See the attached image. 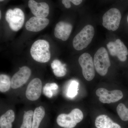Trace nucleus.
Here are the masks:
<instances>
[{
	"instance_id": "nucleus-1",
	"label": "nucleus",
	"mask_w": 128,
	"mask_h": 128,
	"mask_svg": "<svg viewBox=\"0 0 128 128\" xmlns=\"http://www.w3.org/2000/svg\"><path fill=\"white\" fill-rule=\"evenodd\" d=\"M49 43L46 40H38L34 42L30 49L32 58L40 63L48 62L50 58Z\"/></svg>"
},
{
	"instance_id": "nucleus-2",
	"label": "nucleus",
	"mask_w": 128,
	"mask_h": 128,
	"mask_svg": "<svg viewBox=\"0 0 128 128\" xmlns=\"http://www.w3.org/2000/svg\"><path fill=\"white\" fill-rule=\"evenodd\" d=\"M94 34V28L92 25L85 26L73 40V45L75 49L80 50L86 48L92 42Z\"/></svg>"
},
{
	"instance_id": "nucleus-3",
	"label": "nucleus",
	"mask_w": 128,
	"mask_h": 128,
	"mask_svg": "<svg viewBox=\"0 0 128 128\" xmlns=\"http://www.w3.org/2000/svg\"><path fill=\"white\" fill-rule=\"evenodd\" d=\"M83 118L82 111L79 108H75L68 114H60L57 117L56 121L58 125L62 128H73Z\"/></svg>"
},
{
	"instance_id": "nucleus-4",
	"label": "nucleus",
	"mask_w": 128,
	"mask_h": 128,
	"mask_svg": "<svg viewBox=\"0 0 128 128\" xmlns=\"http://www.w3.org/2000/svg\"><path fill=\"white\" fill-rule=\"evenodd\" d=\"M95 69L100 75L104 76L106 74L111 63L107 51L105 48L102 47L96 52L94 58Z\"/></svg>"
},
{
	"instance_id": "nucleus-5",
	"label": "nucleus",
	"mask_w": 128,
	"mask_h": 128,
	"mask_svg": "<svg viewBox=\"0 0 128 128\" xmlns=\"http://www.w3.org/2000/svg\"><path fill=\"white\" fill-rule=\"evenodd\" d=\"M6 19L11 29L17 32L23 26L25 15L23 11L19 8H16L13 10L9 9L6 12Z\"/></svg>"
},
{
	"instance_id": "nucleus-6",
	"label": "nucleus",
	"mask_w": 128,
	"mask_h": 128,
	"mask_svg": "<svg viewBox=\"0 0 128 128\" xmlns=\"http://www.w3.org/2000/svg\"><path fill=\"white\" fill-rule=\"evenodd\" d=\"M121 18L119 10L112 8L108 10L102 17V25L108 30L115 31L118 28Z\"/></svg>"
},
{
	"instance_id": "nucleus-7",
	"label": "nucleus",
	"mask_w": 128,
	"mask_h": 128,
	"mask_svg": "<svg viewBox=\"0 0 128 128\" xmlns=\"http://www.w3.org/2000/svg\"><path fill=\"white\" fill-rule=\"evenodd\" d=\"M78 62L84 78L89 81L93 80L95 76V68L91 56L88 53H84L79 57Z\"/></svg>"
},
{
	"instance_id": "nucleus-8",
	"label": "nucleus",
	"mask_w": 128,
	"mask_h": 128,
	"mask_svg": "<svg viewBox=\"0 0 128 128\" xmlns=\"http://www.w3.org/2000/svg\"><path fill=\"white\" fill-rule=\"evenodd\" d=\"M107 47L110 55L116 56L121 62L126 61L128 54V49L120 39H117L114 42H109L107 44Z\"/></svg>"
},
{
	"instance_id": "nucleus-9",
	"label": "nucleus",
	"mask_w": 128,
	"mask_h": 128,
	"mask_svg": "<svg viewBox=\"0 0 128 128\" xmlns=\"http://www.w3.org/2000/svg\"><path fill=\"white\" fill-rule=\"evenodd\" d=\"M32 71L30 68L23 66L15 73L11 79V87L13 89H17L25 84L30 78Z\"/></svg>"
},
{
	"instance_id": "nucleus-10",
	"label": "nucleus",
	"mask_w": 128,
	"mask_h": 128,
	"mask_svg": "<svg viewBox=\"0 0 128 128\" xmlns=\"http://www.w3.org/2000/svg\"><path fill=\"white\" fill-rule=\"evenodd\" d=\"M42 88V83L40 79L38 78L33 79L27 88L26 97L30 101L36 100L41 96Z\"/></svg>"
},
{
	"instance_id": "nucleus-11",
	"label": "nucleus",
	"mask_w": 128,
	"mask_h": 128,
	"mask_svg": "<svg viewBox=\"0 0 128 128\" xmlns=\"http://www.w3.org/2000/svg\"><path fill=\"white\" fill-rule=\"evenodd\" d=\"M49 23V20L46 18L32 17L26 22L25 28L30 32H40L46 27Z\"/></svg>"
},
{
	"instance_id": "nucleus-12",
	"label": "nucleus",
	"mask_w": 128,
	"mask_h": 128,
	"mask_svg": "<svg viewBox=\"0 0 128 128\" xmlns=\"http://www.w3.org/2000/svg\"><path fill=\"white\" fill-rule=\"evenodd\" d=\"M28 6L35 16L46 18L49 13V6L46 2H37L34 0H29Z\"/></svg>"
},
{
	"instance_id": "nucleus-13",
	"label": "nucleus",
	"mask_w": 128,
	"mask_h": 128,
	"mask_svg": "<svg viewBox=\"0 0 128 128\" xmlns=\"http://www.w3.org/2000/svg\"><path fill=\"white\" fill-rule=\"evenodd\" d=\"M72 25L65 22H60L56 24L54 28L56 38L66 41L69 38L72 30Z\"/></svg>"
},
{
	"instance_id": "nucleus-14",
	"label": "nucleus",
	"mask_w": 128,
	"mask_h": 128,
	"mask_svg": "<svg viewBox=\"0 0 128 128\" xmlns=\"http://www.w3.org/2000/svg\"><path fill=\"white\" fill-rule=\"evenodd\" d=\"M123 96V93L120 90H114L109 91L106 89L103 96L99 98V100L102 103L110 104L118 102Z\"/></svg>"
},
{
	"instance_id": "nucleus-15",
	"label": "nucleus",
	"mask_w": 128,
	"mask_h": 128,
	"mask_svg": "<svg viewBox=\"0 0 128 128\" xmlns=\"http://www.w3.org/2000/svg\"><path fill=\"white\" fill-rule=\"evenodd\" d=\"M95 125L97 128H121L120 125L105 114L99 115L96 118Z\"/></svg>"
},
{
	"instance_id": "nucleus-16",
	"label": "nucleus",
	"mask_w": 128,
	"mask_h": 128,
	"mask_svg": "<svg viewBox=\"0 0 128 128\" xmlns=\"http://www.w3.org/2000/svg\"><path fill=\"white\" fill-rule=\"evenodd\" d=\"M15 118L14 111L12 110H8L0 118V128H12V123Z\"/></svg>"
},
{
	"instance_id": "nucleus-17",
	"label": "nucleus",
	"mask_w": 128,
	"mask_h": 128,
	"mask_svg": "<svg viewBox=\"0 0 128 128\" xmlns=\"http://www.w3.org/2000/svg\"><path fill=\"white\" fill-rule=\"evenodd\" d=\"M45 115V110L42 106L35 108L34 112L32 128H38Z\"/></svg>"
},
{
	"instance_id": "nucleus-18",
	"label": "nucleus",
	"mask_w": 128,
	"mask_h": 128,
	"mask_svg": "<svg viewBox=\"0 0 128 128\" xmlns=\"http://www.w3.org/2000/svg\"><path fill=\"white\" fill-rule=\"evenodd\" d=\"M66 65L63 64L58 60H55L51 64L54 74L57 77H62L66 75Z\"/></svg>"
},
{
	"instance_id": "nucleus-19",
	"label": "nucleus",
	"mask_w": 128,
	"mask_h": 128,
	"mask_svg": "<svg viewBox=\"0 0 128 128\" xmlns=\"http://www.w3.org/2000/svg\"><path fill=\"white\" fill-rule=\"evenodd\" d=\"M11 86V80L9 76L2 74L0 76V91L4 92L8 91Z\"/></svg>"
},
{
	"instance_id": "nucleus-20",
	"label": "nucleus",
	"mask_w": 128,
	"mask_h": 128,
	"mask_svg": "<svg viewBox=\"0 0 128 128\" xmlns=\"http://www.w3.org/2000/svg\"><path fill=\"white\" fill-rule=\"evenodd\" d=\"M79 82L76 80H72L69 84L67 89L66 95L68 97L70 98H74L78 93Z\"/></svg>"
},
{
	"instance_id": "nucleus-21",
	"label": "nucleus",
	"mask_w": 128,
	"mask_h": 128,
	"mask_svg": "<svg viewBox=\"0 0 128 128\" xmlns=\"http://www.w3.org/2000/svg\"><path fill=\"white\" fill-rule=\"evenodd\" d=\"M34 112L30 110L25 112L23 116V121L20 128H32Z\"/></svg>"
},
{
	"instance_id": "nucleus-22",
	"label": "nucleus",
	"mask_w": 128,
	"mask_h": 128,
	"mask_svg": "<svg viewBox=\"0 0 128 128\" xmlns=\"http://www.w3.org/2000/svg\"><path fill=\"white\" fill-rule=\"evenodd\" d=\"M118 114L122 121H128V108L123 103H120L117 106Z\"/></svg>"
},
{
	"instance_id": "nucleus-23",
	"label": "nucleus",
	"mask_w": 128,
	"mask_h": 128,
	"mask_svg": "<svg viewBox=\"0 0 128 128\" xmlns=\"http://www.w3.org/2000/svg\"><path fill=\"white\" fill-rule=\"evenodd\" d=\"M58 88V86L56 83H46L44 88V94L49 98H51L53 95L52 90H57Z\"/></svg>"
},
{
	"instance_id": "nucleus-24",
	"label": "nucleus",
	"mask_w": 128,
	"mask_h": 128,
	"mask_svg": "<svg viewBox=\"0 0 128 128\" xmlns=\"http://www.w3.org/2000/svg\"><path fill=\"white\" fill-rule=\"evenodd\" d=\"M62 3L66 8H70L71 7L70 2L68 0H62Z\"/></svg>"
},
{
	"instance_id": "nucleus-25",
	"label": "nucleus",
	"mask_w": 128,
	"mask_h": 128,
	"mask_svg": "<svg viewBox=\"0 0 128 128\" xmlns=\"http://www.w3.org/2000/svg\"><path fill=\"white\" fill-rule=\"evenodd\" d=\"M70 2H72L74 4L78 6L82 2V0H68Z\"/></svg>"
},
{
	"instance_id": "nucleus-26",
	"label": "nucleus",
	"mask_w": 128,
	"mask_h": 128,
	"mask_svg": "<svg viewBox=\"0 0 128 128\" xmlns=\"http://www.w3.org/2000/svg\"><path fill=\"white\" fill-rule=\"evenodd\" d=\"M1 12L0 11V18H1Z\"/></svg>"
},
{
	"instance_id": "nucleus-27",
	"label": "nucleus",
	"mask_w": 128,
	"mask_h": 128,
	"mask_svg": "<svg viewBox=\"0 0 128 128\" xmlns=\"http://www.w3.org/2000/svg\"><path fill=\"white\" fill-rule=\"evenodd\" d=\"M127 21H128V17H127Z\"/></svg>"
},
{
	"instance_id": "nucleus-28",
	"label": "nucleus",
	"mask_w": 128,
	"mask_h": 128,
	"mask_svg": "<svg viewBox=\"0 0 128 128\" xmlns=\"http://www.w3.org/2000/svg\"><path fill=\"white\" fill-rule=\"evenodd\" d=\"M4 0H0V2H2L3 1H4Z\"/></svg>"
}]
</instances>
